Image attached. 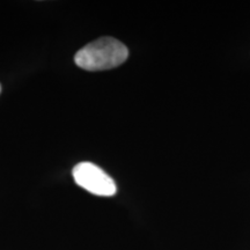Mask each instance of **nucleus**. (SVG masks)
<instances>
[{"label": "nucleus", "mask_w": 250, "mask_h": 250, "mask_svg": "<svg viewBox=\"0 0 250 250\" xmlns=\"http://www.w3.org/2000/svg\"><path fill=\"white\" fill-rule=\"evenodd\" d=\"M129 50L112 37H102L83 46L76 54L74 62L86 71H102L120 66L126 61Z\"/></svg>", "instance_id": "nucleus-1"}, {"label": "nucleus", "mask_w": 250, "mask_h": 250, "mask_svg": "<svg viewBox=\"0 0 250 250\" xmlns=\"http://www.w3.org/2000/svg\"><path fill=\"white\" fill-rule=\"evenodd\" d=\"M74 181L78 186L96 196L110 197L116 193V184L109 175L92 162H80L73 168Z\"/></svg>", "instance_id": "nucleus-2"}, {"label": "nucleus", "mask_w": 250, "mask_h": 250, "mask_svg": "<svg viewBox=\"0 0 250 250\" xmlns=\"http://www.w3.org/2000/svg\"><path fill=\"white\" fill-rule=\"evenodd\" d=\"M0 90H1V87H0Z\"/></svg>", "instance_id": "nucleus-3"}]
</instances>
